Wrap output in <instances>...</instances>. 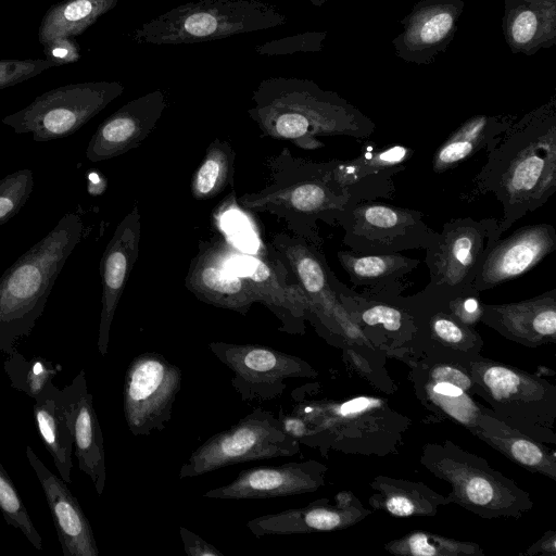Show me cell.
<instances>
[{"mask_svg":"<svg viewBox=\"0 0 556 556\" xmlns=\"http://www.w3.org/2000/svg\"><path fill=\"white\" fill-rule=\"evenodd\" d=\"M179 534L184 543L185 552L189 556H223L215 546L207 543L200 535L184 527L179 528Z\"/></svg>","mask_w":556,"mask_h":556,"instance_id":"obj_45","label":"cell"},{"mask_svg":"<svg viewBox=\"0 0 556 556\" xmlns=\"http://www.w3.org/2000/svg\"><path fill=\"white\" fill-rule=\"evenodd\" d=\"M521 555L534 556H555L556 555V532L549 530L543 534L536 542L529 546Z\"/></svg>","mask_w":556,"mask_h":556,"instance_id":"obj_46","label":"cell"},{"mask_svg":"<svg viewBox=\"0 0 556 556\" xmlns=\"http://www.w3.org/2000/svg\"><path fill=\"white\" fill-rule=\"evenodd\" d=\"M338 260L352 285L366 290L402 285L404 277L420 264L418 258L401 253L366 255L346 250L338 252Z\"/></svg>","mask_w":556,"mask_h":556,"instance_id":"obj_34","label":"cell"},{"mask_svg":"<svg viewBox=\"0 0 556 556\" xmlns=\"http://www.w3.org/2000/svg\"><path fill=\"white\" fill-rule=\"evenodd\" d=\"M472 434L523 469L556 480V455L481 405Z\"/></svg>","mask_w":556,"mask_h":556,"instance_id":"obj_30","label":"cell"},{"mask_svg":"<svg viewBox=\"0 0 556 556\" xmlns=\"http://www.w3.org/2000/svg\"><path fill=\"white\" fill-rule=\"evenodd\" d=\"M418 401L437 417L463 426L472 433L481 403L475 400L469 363L420 357L406 363Z\"/></svg>","mask_w":556,"mask_h":556,"instance_id":"obj_16","label":"cell"},{"mask_svg":"<svg viewBox=\"0 0 556 556\" xmlns=\"http://www.w3.org/2000/svg\"><path fill=\"white\" fill-rule=\"evenodd\" d=\"M233 161L235 152L228 142L212 141L192 175V197L208 200L223 192L232 179Z\"/></svg>","mask_w":556,"mask_h":556,"instance_id":"obj_36","label":"cell"},{"mask_svg":"<svg viewBox=\"0 0 556 556\" xmlns=\"http://www.w3.org/2000/svg\"><path fill=\"white\" fill-rule=\"evenodd\" d=\"M419 462L451 485L448 504H457L481 518H520L533 507L530 494L514 480L450 440L425 444Z\"/></svg>","mask_w":556,"mask_h":556,"instance_id":"obj_5","label":"cell"},{"mask_svg":"<svg viewBox=\"0 0 556 556\" xmlns=\"http://www.w3.org/2000/svg\"><path fill=\"white\" fill-rule=\"evenodd\" d=\"M334 287L368 346L405 363L412 359L416 323L402 285L355 293L336 279Z\"/></svg>","mask_w":556,"mask_h":556,"instance_id":"obj_13","label":"cell"},{"mask_svg":"<svg viewBox=\"0 0 556 556\" xmlns=\"http://www.w3.org/2000/svg\"><path fill=\"white\" fill-rule=\"evenodd\" d=\"M239 203L252 211H266L287 217L290 223L296 222L313 239L318 219L336 225L340 214L354 204L332 179L329 162L302 160H292L271 185L258 192L243 194Z\"/></svg>","mask_w":556,"mask_h":556,"instance_id":"obj_9","label":"cell"},{"mask_svg":"<svg viewBox=\"0 0 556 556\" xmlns=\"http://www.w3.org/2000/svg\"><path fill=\"white\" fill-rule=\"evenodd\" d=\"M249 116L264 136L292 140L298 146L315 149L316 137L345 135L366 137L374 124L350 112L332 96L312 81L294 77H268L253 90Z\"/></svg>","mask_w":556,"mask_h":556,"instance_id":"obj_2","label":"cell"},{"mask_svg":"<svg viewBox=\"0 0 556 556\" xmlns=\"http://www.w3.org/2000/svg\"><path fill=\"white\" fill-rule=\"evenodd\" d=\"M308 424L300 443L344 453L383 456L393 453L409 419L386 399L361 396L345 402H313L293 410Z\"/></svg>","mask_w":556,"mask_h":556,"instance_id":"obj_4","label":"cell"},{"mask_svg":"<svg viewBox=\"0 0 556 556\" xmlns=\"http://www.w3.org/2000/svg\"><path fill=\"white\" fill-rule=\"evenodd\" d=\"M556 192V116L542 109L513 123L486 150L468 197L491 193L502 205L497 237Z\"/></svg>","mask_w":556,"mask_h":556,"instance_id":"obj_1","label":"cell"},{"mask_svg":"<svg viewBox=\"0 0 556 556\" xmlns=\"http://www.w3.org/2000/svg\"><path fill=\"white\" fill-rule=\"evenodd\" d=\"M480 323L528 348L556 343V289L519 302H482Z\"/></svg>","mask_w":556,"mask_h":556,"instance_id":"obj_25","label":"cell"},{"mask_svg":"<svg viewBox=\"0 0 556 556\" xmlns=\"http://www.w3.org/2000/svg\"><path fill=\"white\" fill-rule=\"evenodd\" d=\"M34 400V419L39 435L61 479L71 483L73 434L61 400V390L51 380Z\"/></svg>","mask_w":556,"mask_h":556,"instance_id":"obj_31","label":"cell"},{"mask_svg":"<svg viewBox=\"0 0 556 556\" xmlns=\"http://www.w3.org/2000/svg\"><path fill=\"white\" fill-rule=\"evenodd\" d=\"M140 233L141 216L138 207L135 205L115 228L100 262L102 307L99 323L98 350L102 356L108 354L113 317L129 274L138 257Z\"/></svg>","mask_w":556,"mask_h":556,"instance_id":"obj_23","label":"cell"},{"mask_svg":"<svg viewBox=\"0 0 556 556\" xmlns=\"http://www.w3.org/2000/svg\"><path fill=\"white\" fill-rule=\"evenodd\" d=\"M538 30V17L531 10L521 11L514 20L510 28L513 40L518 45L530 42Z\"/></svg>","mask_w":556,"mask_h":556,"instance_id":"obj_44","label":"cell"},{"mask_svg":"<svg viewBox=\"0 0 556 556\" xmlns=\"http://www.w3.org/2000/svg\"><path fill=\"white\" fill-rule=\"evenodd\" d=\"M166 105L165 93L160 89L124 104L99 125L87 146V159L106 161L141 144L155 128Z\"/></svg>","mask_w":556,"mask_h":556,"instance_id":"obj_21","label":"cell"},{"mask_svg":"<svg viewBox=\"0 0 556 556\" xmlns=\"http://www.w3.org/2000/svg\"><path fill=\"white\" fill-rule=\"evenodd\" d=\"M369 484L375 491L370 506L394 517H432L448 504L446 496L419 481L377 476Z\"/></svg>","mask_w":556,"mask_h":556,"instance_id":"obj_32","label":"cell"},{"mask_svg":"<svg viewBox=\"0 0 556 556\" xmlns=\"http://www.w3.org/2000/svg\"><path fill=\"white\" fill-rule=\"evenodd\" d=\"M513 123L514 118L506 116L479 115L467 119L435 150L433 172L444 173L481 150H488Z\"/></svg>","mask_w":556,"mask_h":556,"instance_id":"obj_33","label":"cell"},{"mask_svg":"<svg viewBox=\"0 0 556 556\" xmlns=\"http://www.w3.org/2000/svg\"><path fill=\"white\" fill-rule=\"evenodd\" d=\"M372 511L351 492L336 495V503L319 500L301 508L287 509L253 518L247 527L255 536L329 532L349 528Z\"/></svg>","mask_w":556,"mask_h":556,"instance_id":"obj_22","label":"cell"},{"mask_svg":"<svg viewBox=\"0 0 556 556\" xmlns=\"http://www.w3.org/2000/svg\"><path fill=\"white\" fill-rule=\"evenodd\" d=\"M229 268L250 283L256 302L266 305L286 326L303 332V319L311 312L308 300L299 283L288 281V273L277 260L235 255Z\"/></svg>","mask_w":556,"mask_h":556,"instance_id":"obj_27","label":"cell"},{"mask_svg":"<svg viewBox=\"0 0 556 556\" xmlns=\"http://www.w3.org/2000/svg\"><path fill=\"white\" fill-rule=\"evenodd\" d=\"M556 250V229L547 223L526 225L508 237L498 238L472 282L475 294L517 278Z\"/></svg>","mask_w":556,"mask_h":556,"instance_id":"obj_17","label":"cell"},{"mask_svg":"<svg viewBox=\"0 0 556 556\" xmlns=\"http://www.w3.org/2000/svg\"><path fill=\"white\" fill-rule=\"evenodd\" d=\"M117 81H91L55 88L38 96L26 108L2 118L18 134H31L37 142L64 138L80 129L119 97Z\"/></svg>","mask_w":556,"mask_h":556,"instance_id":"obj_11","label":"cell"},{"mask_svg":"<svg viewBox=\"0 0 556 556\" xmlns=\"http://www.w3.org/2000/svg\"><path fill=\"white\" fill-rule=\"evenodd\" d=\"M336 225L350 251L366 255L426 250L438 235L421 212L374 200L351 204Z\"/></svg>","mask_w":556,"mask_h":556,"instance_id":"obj_12","label":"cell"},{"mask_svg":"<svg viewBox=\"0 0 556 556\" xmlns=\"http://www.w3.org/2000/svg\"><path fill=\"white\" fill-rule=\"evenodd\" d=\"M299 452L300 442L285 431L279 418L257 407L195 448L181 466L178 477H200L227 466L293 456Z\"/></svg>","mask_w":556,"mask_h":556,"instance_id":"obj_10","label":"cell"},{"mask_svg":"<svg viewBox=\"0 0 556 556\" xmlns=\"http://www.w3.org/2000/svg\"><path fill=\"white\" fill-rule=\"evenodd\" d=\"M412 154L413 151L403 146H364L355 159L330 161L331 177L353 203L390 197L394 176L405 168L404 163Z\"/></svg>","mask_w":556,"mask_h":556,"instance_id":"obj_24","label":"cell"},{"mask_svg":"<svg viewBox=\"0 0 556 556\" xmlns=\"http://www.w3.org/2000/svg\"><path fill=\"white\" fill-rule=\"evenodd\" d=\"M235 255L225 241L204 242L190 263L185 285L202 302L245 315L256 298L248 280L229 268Z\"/></svg>","mask_w":556,"mask_h":556,"instance_id":"obj_19","label":"cell"},{"mask_svg":"<svg viewBox=\"0 0 556 556\" xmlns=\"http://www.w3.org/2000/svg\"><path fill=\"white\" fill-rule=\"evenodd\" d=\"M287 15L263 0L191 1L143 23L132 38L146 45H185L280 27Z\"/></svg>","mask_w":556,"mask_h":556,"instance_id":"obj_6","label":"cell"},{"mask_svg":"<svg viewBox=\"0 0 556 556\" xmlns=\"http://www.w3.org/2000/svg\"><path fill=\"white\" fill-rule=\"evenodd\" d=\"M55 65L51 59L0 60V89L27 80Z\"/></svg>","mask_w":556,"mask_h":556,"instance_id":"obj_41","label":"cell"},{"mask_svg":"<svg viewBox=\"0 0 556 556\" xmlns=\"http://www.w3.org/2000/svg\"><path fill=\"white\" fill-rule=\"evenodd\" d=\"M34 189V175L28 168L0 179V226L14 217L26 204Z\"/></svg>","mask_w":556,"mask_h":556,"instance_id":"obj_40","label":"cell"},{"mask_svg":"<svg viewBox=\"0 0 556 556\" xmlns=\"http://www.w3.org/2000/svg\"><path fill=\"white\" fill-rule=\"evenodd\" d=\"M498 218L458 217L446 222L425 250L429 282L415 294L432 304H447L475 294L472 282L497 237Z\"/></svg>","mask_w":556,"mask_h":556,"instance_id":"obj_8","label":"cell"},{"mask_svg":"<svg viewBox=\"0 0 556 556\" xmlns=\"http://www.w3.org/2000/svg\"><path fill=\"white\" fill-rule=\"evenodd\" d=\"M3 367L11 387L33 399L40 394L56 374L52 364L45 358L34 357L27 361L16 349L8 354Z\"/></svg>","mask_w":556,"mask_h":556,"instance_id":"obj_38","label":"cell"},{"mask_svg":"<svg viewBox=\"0 0 556 556\" xmlns=\"http://www.w3.org/2000/svg\"><path fill=\"white\" fill-rule=\"evenodd\" d=\"M327 470V466L314 459L253 467L242 470L229 484L211 489L203 496L257 500L309 493L325 485Z\"/></svg>","mask_w":556,"mask_h":556,"instance_id":"obj_20","label":"cell"},{"mask_svg":"<svg viewBox=\"0 0 556 556\" xmlns=\"http://www.w3.org/2000/svg\"><path fill=\"white\" fill-rule=\"evenodd\" d=\"M311 1L312 3L316 4V5H319L324 2V0H308Z\"/></svg>","mask_w":556,"mask_h":556,"instance_id":"obj_47","label":"cell"},{"mask_svg":"<svg viewBox=\"0 0 556 556\" xmlns=\"http://www.w3.org/2000/svg\"><path fill=\"white\" fill-rule=\"evenodd\" d=\"M26 457L46 495L64 556H98L99 549L88 518L65 482L51 472L34 450Z\"/></svg>","mask_w":556,"mask_h":556,"instance_id":"obj_29","label":"cell"},{"mask_svg":"<svg viewBox=\"0 0 556 556\" xmlns=\"http://www.w3.org/2000/svg\"><path fill=\"white\" fill-rule=\"evenodd\" d=\"M181 370L163 355L146 352L129 364L123 389L124 415L134 435L163 430L181 388Z\"/></svg>","mask_w":556,"mask_h":556,"instance_id":"obj_14","label":"cell"},{"mask_svg":"<svg viewBox=\"0 0 556 556\" xmlns=\"http://www.w3.org/2000/svg\"><path fill=\"white\" fill-rule=\"evenodd\" d=\"M61 400L70 421L78 468L91 479L98 495H102L106 479L103 435L84 369L61 390Z\"/></svg>","mask_w":556,"mask_h":556,"instance_id":"obj_28","label":"cell"},{"mask_svg":"<svg viewBox=\"0 0 556 556\" xmlns=\"http://www.w3.org/2000/svg\"><path fill=\"white\" fill-rule=\"evenodd\" d=\"M416 323L413 357H440L469 363L481 354L484 341L475 327L456 317L446 306L407 296ZM407 363V362H406Z\"/></svg>","mask_w":556,"mask_h":556,"instance_id":"obj_18","label":"cell"},{"mask_svg":"<svg viewBox=\"0 0 556 556\" xmlns=\"http://www.w3.org/2000/svg\"><path fill=\"white\" fill-rule=\"evenodd\" d=\"M117 2L118 0H66L51 8L40 26V42L47 47L81 34Z\"/></svg>","mask_w":556,"mask_h":556,"instance_id":"obj_35","label":"cell"},{"mask_svg":"<svg viewBox=\"0 0 556 556\" xmlns=\"http://www.w3.org/2000/svg\"><path fill=\"white\" fill-rule=\"evenodd\" d=\"M452 27V14L441 11L430 15L421 23L418 31V38L422 43H437L451 31Z\"/></svg>","mask_w":556,"mask_h":556,"instance_id":"obj_43","label":"cell"},{"mask_svg":"<svg viewBox=\"0 0 556 556\" xmlns=\"http://www.w3.org/2000/svg\"><path fill=\"white\" fill-rule=\"evenodd\" d=\"M208 349L232 371L231 386L242 401L275 400L288 379L318 375L304 359L264 345L211 342Z\"/></svg>","mask_w":556,"mask_h":556,"instance_id":"obj_15","label":"cell"},{"mask_svg":"<svg viewBox=\"0 0 556 556\" xmlns=\"http://www.w3.org/2000/svg\"><path fill=\"white\" fill-rule=\"evenodd\" d=\"M0 510L5 522L20 530L37 548H42V539L35 528L10 476L0 462Z\"/></svg>","mask_w":556,"mask_h":556,"instance_id":"obj_39","label":"cell"},{"mask_svg":"<svg viewBox=\"0 0 556 556\" xmlns=\"http://www.w3.org/2000/svg\"><path fill=\"white\" fill-rule=\"evenodd\" d=\"M81 218L66 213L0 277V352L10 354L42 315L65 262L79 243Z\"/></svg>","mask_w":556,"mask_h":556,"instance_id":"obj_3","label":"cell"},{"mask_svg":"<svg viewBox=\"0 0 556 556\" xmlns=\"http://www.w3.org/2000/svg\"><path fill=\"white\" fill-rule=\"evenodd\" d=\"M318 34H299L267 41L255 48L260 55H285L318 49Z\"/></svg>","mask_w":556,"mask_h":556,"instance_id":"obj_42","label":"cell"},{"mask_svg":"<svg viewBox=\"0 0 556 556\" xmlns=\"http://www.w3.org/2000/svg\"><path fill=\"white\" fill-rule=\"evenodd\" d=\"M274 245L287 258L301 289L304 291L311 312L330 329H338L349 315L339 302L334 280L324 257L304 239L278 235Z\"/></svg>","mask_w":556,"mask_h":556,"instance_id":"obj_26","label":"cell"},{"mask_svg":"<svg viewBox=\"0 0 556 556\" xmlns=\"http://www.w3.org/2000/svg\"><path fill=\"white\" fill-rule=\"evenodd\" d=\"M386 551L401 556H484L482 547L427 531H412L383 544Z\"/></svg>","mask_w":556,"mask_h":556,"instance_id":"obj_37","label":"cell"},{"mask_svg":"<svg viewBox=\"0 0 556 556\" xmlns=\"http://www.w3.org/2000/svg\"><path fill=\"white\" fill-rule=\"evenodd\" d=\"M468 367L475 395L498 419L541 443H556L555 384L481 354Z\"/></svg>","mask_w":556,"mask_h":556,"instance_id":"obj_7","label":"cell"}]
</instances>
